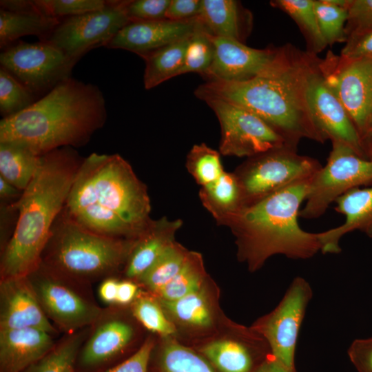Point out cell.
Segmentation results:
<instances>
[{
  "mask_svg": "<svg viewBox=\"0 0 372 372\" xmlns=\"http://www.w3.org/2000/svg\"><path fill=\"white\" fill-rule=\"evenodd\" d=\"M318 56L291 44L279 47L273 65L264 74L244 81H207L194 93L216 98L255 114L298 150L302 138L326 142L312 118L307 98L309 72Z\"/></svg>",
  "mask_w": 372,
  "mask_h": 372,
  "instance_id": "cell-1",
  "label": "cell"
},
{
  "mask_svg": "<svg viewBox=\"0 0 372 372\" xmlns=\"http://www.w3.org/2000/svg\"><path fill=\"white\" fill-rule=\"evenodd\" d=\"M63 211L81 227L116 238L136 239L152 221L147 187L118 154L84 158Z\"/></svg>",
  "mask_w": 372,
  "mask_h": 372,
  "instance_id": "cell-2",
  "label": "cell"
},
{
  "mask_svg": "<svg viewBox=\"0 0 372 372\" xmlns=\"http://www.w3.org/2000/svg\"><path fill=\"white\" fill-rule=\"evenodd\" d=\"M98 86L68 78L24 110L0 121V142L24 145L38 155L85 145L107 120Z\"/></svg>",
  "mask_w": 372,
  "mask_h": 372,
  "instance_id": "cell-3",
  "label": "cell"
},
{
  "mask_svg": "<svg viewBox=\"0 0 372 372\" xmlns=\"http://www.w3.org/2000/svg\"><path fill=\"white\" fill-rule=\"evenodd\" d=\"M83 159L71 147L41 156L34 177L17 202L14 232L1 250V280L26 277L40 265Z\"/></svg>",
  "mask_w": 372,
  "mask_h": 372,
  "instance_id": "cell-4",
  "label": "cell"
},
{
  "mask_svg": "<svg viewBox=\"0 0 372 372\" xmlns=\"http://www.w3.org/2000/svg\"><path fill=\"white\" fill-rule=\"evenodd\" d=\"M313 177L295 183L222 219L237 238L239 255L251 270L273 255L304 260L320 251L317 233L303 230L300 207Z\"/></svg>",
  "mask_w": 372,
  "mask_h": 372,
  "instance_id": "cell-5",
  "label": "cell"
},
{
  "mask_svg": "<svg viewBox=\"0 0 372 372\" xmlns=\"http://www.w3.org/2000/svg\"><path fill=\"white\" fill-rule=\"evenodd\" d=\"M136 240L96 234L76 223L62 211L52 227L41 262L86 285L112 276L126 264Z\"/></svg>",
  "mask_w": 372,
  "mask_h": 372,
  "instance_id": "cell-6",
  "label": "cell"
},
{
  "mask_svg": "<svg viewBox=\"0 0 372 372\" xmlns=\"http://www.w3.org/2000/svg\"><path fill=\"white\" fill-rule=\"evenodd\" d=\"M322 167L317 159L285 145L247 158L234 172L240 189L241 208L313 177Z\"/></svg>",
  "mask_w": 372,
  "mask_h": 372,
  "instance_id": "cell-7",
  "label": "cell"
},
{
  "mask_svg": "<svg viewBox=\"0 0 372 372\" xmlns=\"http://www.w3.org/2000/svg\"><path fill=\"white\" fill-rule=\"evenodd\" d=\"M27 277L48 318L66 334L91 327L103 311L82 289L85 284L41 262Z\"/></svg>",
  "mask_w": 372,
  "mask_h": 372,
  "instance_id": "cell-8",
  "label": "cell"
},
{
  "mask_svg": "<svg viewBox=\"0 0 372 372\" xmlns=\"http://www.w3.org/2000/svg\"><path fill=\"white\" fill-rule=\"evenodd\" d=\"M326 165L315 174L299 217L316 219L348 191L372 185V160L340 142H332Z\"/></svg>",
  "mask_w": 372,
  "mask_h": 372,
  "instance_id": "cell-9",
  "label": "cell"
},
{
  "mask_svg": "<svg viewBox=\"0 0 372 372\" xmlns=\"http://www.w3.org/2000/svg\"><path fill=\"white\" fill-rule=\"evenodd\" d=\"M319 68L353 125L364 155L372 112V59H350L329 51Z\"/></svg>",
  "mask_w": 372,
  "mask_h": 372,
  "instance_id": "cell-10",
  "label": "cell"
},
{
  "mask_svg": "<svg viewBox=\"0 0 372 372\" xmlns=\"http://www.w3.org/2000/svg\"><path fill=\"white\" fill-rule=\"evenodd\" d=\"M77 62L47 41L15 42L0 54L1 67L23 84L35 96L46 94L71 77Z\"/></svg>",
  "mask_w": 372,
  "mask_h": 372,
  "instance_id": "cell-11",
  "label": "cell"
},
{
  "mask_svg": "<svg viewBox=\"0 0 372 372\" xmlns=\"http://www.w3.org/2000/svg\"><path fill=\"white\" fill-rule=\"evenodd\" d=\"M127 1H107L100 10L66 17L47 41L70 58L78 61L91 50L103 46L130 20L127 14Z\"/></svg>",
  "mask_w": 372,
  "mask_h": 372,
  "instance_id": "cell-12",
  "label": "cell"
},
{
  "mask_svg": "<svg viewBox=\"0 0 372 372\" xmlns=\"http://www.w3.org/2000/svg\"><path fill=\"white\" fill-rule=\"evenodd\" d=\"M203 101L214 111L220 123L221 154L249 158L287 146L279 134L251 112L220 99L206 98Z\"/></svg>",
  "mask_w": 372,
  "mask_h": 372,
  "instance_id": "cell-13",
  "label": "cell"
},
{
  "mask_svg": "<svg viewBox=\"0 0 372 372\" xmlns=\"http://www.w3.org/2000/svg\"><path fill=\"white\" fill-rule=\"evenodd\" d=\"M312 296L308 281L296 277L278 305L256 326L272 355L291 372H296L295 353L299 331Z\"/></svg>",
  "mask_w": 372,
  "mask_h": 372,
  "instance_id": "cell-14",
  "label": "cell"
},
{
  "mask_svg": "<svg viewBox=\"0 0 372 372\" xmlns=\"http://www.w3.org/2000/svg\"><path fill=\"white\" fill-rule=\"evenodd\" d=\"M317 57L307 76V98L318 130L327 141L340 142L364 158L359 136L344 107L327 84Z\"/></svg>",
  "mask_w": 372,
  "mask_h": 372,
  "instance_id": "cell-15",
  "label": "cell"
},
{
  "mask_svg": "<svg viewBox=\"0 0 372 372\" xmlns=\"http://www.w3.org/2000/svg\"><path fill=\"white\" fill-rule=\"evenodd\" d=\"M213 62L203 75L207 81H244L266 72L274 63L279 47L256 49L238 41L214 37Z\"/></svg>",
  "mask_w": 372,
  "mask_h": 372,
  "instance_id": "cell-16",
  "label": "cell"
},
{
  "mask_svg": "<svg viewBox=\"0 0 372 372\" xmlns=\"http://www.w3.org/2000/svg\"><path fill=\"white\" fill-rule=\"evenodd\" d=\"M35 328L57 333L44 313L28 277L0 280V330Z\"/></svg>",
  "mask_w": 372,
  "mask_h": 372,
  "instance_id": "cell-17",
  "label": "cell"
},
{
  "mask_svg": "<svg viewBox=\"0 0 372 372\" xmlns=\"http://www.w3.org/2000/svg\"><path fill=\"white\" fill-rule=\"evenodd\" d=\"M200 23L198 17L179 21L163 19L130 22L113 37L105 48L123 49L140 56L189 35Z\"/></svg>",
  "mask_w": 372,
  "mask_h": 372,
  "instance_id": "cell-18",
  "label": "cell"
},
{
  "mask_svg": "<svg viewBox=\"0 0 372 372\" xmlns=\"http://www.w3.org/2000/svg\"><path fill=\"white\" fill-rule=\"evenodd\" d=\"M134 329L131 324L108 309L90 327L77 360L86 369L101 366L121 353L131 342Z\"/></svg>",
  "mask_w": 372,
  "mask_h": 372,
  "instance_id": "cell-19",
  "label": "cell"
},
{
  "mask_svg": "<svg viewBox=\"0 0 372 372\" xmlns=\"http://www.w3.org/2000/svg\"><path fill=\"white\" fill-rule=\"evenodd\" d=\"M334 203L335 210L344 215L345 220L336 227L317 233L324 254L340 253V241L348 233L358 230L372 238V186L352 189Z\"/></svg>",
  "mask_w": 372,
  "mask_h": 372,
  "instance_id": "cell-20",
  "label": "cell"
},
{
  "mask_svg": "<svg viewBox=\"0 0 372 372\" xmlns=\"http://www.w3.org/2000/svg\"><path fill=\"white\" fill-rule=\"evenodd\" d=\"M53 335L35 328L0 330V372H24L55 346Z\"/></svg>",
  "mask_w": 372,
  "mask_h": 372,
  "instance_id": "cell-21",
  "label": "cell"
},
{
  "mask_svg": "<svg viewBox=\"0 0 372 372\" xmlns=\"http://www.w3.org/2000/svg\"><path fill=\"white\" fill-rule=\"evenodd\" d=\"M198 19L211 35L243 43L253 26L251 12L235 0H202Z\"/></svg>",
  "mask_w": 372,
  "mask_h": 372,
  "instance_id": "cell-22",
  "label": "cell"
},
{
  "mask_svg": "<svg viewBox=\"0 0 372 372\" xmlns=\"http://www.w3.org/2000/svg\"><path fill=\"white\" fill-rule=\"evenodd\" d=\"M181 220H169L165 217L152 220L137 238L125 267L130 279L138 280L155 262L165 249L173 242L175 232L181 227Z\"/></svg>",
  "mask_w": 372,
  "mask_h": 372,
  "instance_id": "cell-23",
  "label": "cell"
},
{
  "mask_svg": "<svg viewBox=\"0 0 372 372\" xmlns=\"http://www.w3.org/2000/svg\"><path fill=\"white\" fill-rule=\"evenodd\" d=\"M201 352L220 372H255L271 355L241 339L213 341L203 346Z\"/></svg>",
  "mask_w": 372,
  "mask_h": 372,
  "instance_id": "cell-24",
  "label": "cell"
},
{
  "mask_svg": "<svg viewBox=\"0 0 372 372\" xmlns=\"http://www.w3.org/2000/svg\"><path fill=\"white\" fill-rule=\"evenodd\" d=\"M60 22V19L37 11L12 12L0 9V48L3 50L26 35H35L44 41Z\"/></svg>",
  "mask_w": 372,
  "mask_h": 372,
  "instance_id": "cell-25",
  "label": "cell"
},
{
  "mask_svg": "<svg viewBox=\"0 0 372 372\" xmlns=\"http://www.w3.org/2000/svg\"><path fill=\"white\" fill-rule=\"evenodd\" d=\"M189 35L164 47L140 55L145 63L144 86L154 88L179 75Z\"/></svg>",
  "mask_w": 372,
  "mask_h": 372,
  "instance_id": "cell-26",
  "label": "cell"
},
{
  "mask_svg": "<svg viewBox=\"0 0 372 372\" xmlns=\"http://www.w3.org/2000/svg\"><path fill=\"white\" fill-rule=\"evenodd\" d=\"M41 156L21 144L0 142V176L23 191L34 177Z\"/></svg>",
  "mask_w": 372,
  "mask_h": 372,
  "instance_id": "cell-27",
  "label": "cell"
},
{
  "mask_svg": "<svg viewBox=\"0 0 372 372\" xmlns=\"http://www.w3.org/2000/svg\"><path fill=\"white\" fill-rule=\"evenodd\" d=\"M199 196L218 223L242 207L240 189L234 173L224 172L215 182L202 187Z\"/></svg>",
  "mask_w": 372,
  "mask_h": 372,
  "instance_id": "cell-28",
  "label": "cell"
},
{
  "mask_svg": "<svg viewBox=\"0 0 372 372\" xmlns=\"http://www.w3.org/2000/svg\"><path fill=\"white\" fill-rule=\"evenodd\" d=\"M269 3L295 21L305 39L307 52L317 55L328 45L319 28L313 0H272Z\"/></svg>",
  "mask_w": 372,
  "mask_h": 372,
  "instance_id": "cell-29",
  "label": "cell"
},
{
  "mask_svg": "<svg viewBox=\"0 0 372 372\" xmlns=\"http://www.w3.org/2000/svg\"><path fill=\"white\" fill-rule=\"evenodd\" d=\"M149 363V372H215L202 356L173 340L164 342Z\"/></svg>",
  "mask_w": 372,
  "mask_h": 372,
  "instance_id": "cell-30",
  "label": "cell"
},
{
  "mask_svg": "<svg viewBox=\"0 0 372 372\" xmlns=\"http://www.w3.org/2000/svg\"><path fill=\"white\" fill-rule=\"evenodd\" d=\"M90 327L67 336L24 372H72Z\"/></svg>",
  "mask_w": 372,
  "mask_h": 372,
  "instance_id": "cell-31",
  "label": "cell"
},
{
  "mask_svg": "<svg viewBox=\"0 0 372 372\" xmlns=\"http://www.w3.org/2000/svg\"><path fill=\"white\" fill-rule=\"evenodd\" d=\"M161 304L176 320L196 327H209L212 324L211 309L201 289L174 300L161 299Z\"/></svg>",
  "mask_w": 372,
  "mask_h": 372,
  "instance_id": "cell-32",
  "label": "cell"
},
{
  "mask_svg": "<svg viewBox=\"0 0 372 372\" xmlns=\"http://www.w3.org/2000/svg\"><path fill=\"white\" fill-rule=\"evenodd\" d=\"M188 257V254L172 242L138 280L155 293L180 271Z\"/></svg>",
  "mask_w": 372,
  "mask_h": 372,
  "instance_id": "cell-33",
  "label": "cell"
},
{
  "mask_svg": "<svg viewBox=\"0 0 372 372\" xmlns=\"http://www.w3.org/2000/svg\"><path fill=\"white\" fill-rule=\"evenodd\" d=\"M214 54L212 35L200 22L190 35L179 75L197 72L203 76L211 67Z\"/></svg>",
  "mask_w": 372,
  "mask_h": 372,
  "instance_id": "cell-34",
  "label": "cell"
},
{
  "mask_svg": "<svg viewBox=\"0 0 372 372\" xmlns=\"http://www.w3.org/2000/svg\"><path fill=\"white\" fill-rule=\"evenodd\" d=\"M186 167L201 187L215 182L225 172L220 152L205 143L192 147L187 156Z\"/></svg>",
  "mask_w": 372,
  "mask_h": 372,
  "instance_id": "cell-35",
  "label": "cell"
},
{
  "mask_svg": "<svg viewBox=\"0 0 372 372\" xmlns=\"http://www.w3.org/2000/svg\"><path fill=\"white\" fill-rule=\"evenodd\" d=\"M35 101V96L11 73L1 67L0 112L3 118L24 110Z\"/></svg>",
  "mask_w": 372,
  "mask_h": 372,
  "instance_id": "cell-36",
  "label": "cell"
},
{
  "mask_svg": "<svg viewBox=\"0 0 372 372\" xmlns=\"http://www.w3.org/2000/svg\"><path fill=\"white\" fill-rule=\"evenodd\" d=\"M313 3L319 28L327 44L345 43L348 9L333 6L326 0H313Z\"/></svg>",
  "mask_w": 372,
  "mask_h": 372,
  "instance_id": "cell-37",
  "label": "cell"
},
{
  "mask_svg": "<svg viewBox=\"0 0 372 372\" xmlns=\"http://www.w3.org/2000/svg\"><path fill=\"white\" fill-rule=\"evenodd\" d=\"M202 276L196 256L189 255L180 271L155 293L160 299L174 300L201 289Z\"/></svg>",
  "mask_w": 372,
  "mask_h": 372,
  "instance_id": "cell-38",
  "label": "cell"
},
{
  "mask_svg": "<svg viewBox=\"0 0 372 372\" xmlns=\"http://www.w3.org/2000/svg\"><path fill=\"white\" fill-rule=\"evenodd\" d=\"M132 311L134 317L152 332L168 336L176 331L164 314L161 303L151 296L138 294L132 302Z\"/></svg>",
  "mask_w": 372,
  "mask_h": 372,
  "instance_id": "cell-39",
  "label": "cell"
},
{
  "mask_svg": "<svg viewBox=\"0 0 372 372\" xmlns=\"http://www.w3.org/2000/svg\"><path fill=\"white\" fill-rule=\"evenodd\" d=\"M34 2L39 12L60 19L100 10L107 3L103 0H34Z\"/></svg>",
  "mask_w": 372,
  "mask_h": 372,
  "instance_id": "cell-40",
  "label": "cell"
},
{
  "mask_svg": "<svg viewBox=\"0 0 372 372\" xmlns=\"http://www.w3.org/2000/svg\"><path fill=\"white\" fill-rule=\"evenodd\" d=\"M170 0L127 1V14L132 21H153L165 19Z\"/></svg>",
  "mask_w": 372,
  "mask_h": 372,
  "instance_id": "cell-41",
  "label": "cell"
},
{
  "mask_svg": "<svg viewBox=\"0 0 372 372\" xmlns=\"http://www.w3.org/2000/svg\"><path fill=\"white\" fill-rule=\"evenodd\" d=\"M346 23L349 34L372 30V0H350Z\"/></svg>",
  "mask_w": 372,
  "mask_h": 372,
  "instance_id": "cell-42",
  "label": "cell"
},
{
  "mask_svg": "<svg viewBox=\"0 0 372 372\" xmlns=\"http://www.w3.org/2000/svg\"><path fill=\"white\" fill-rule=\"evenodd\" d=\"M154 348V341L149 338L130 358L103 372H149V365Z\"/></svg>",
  "mask_w": 372,
  "mask_h": 372,
  "instance_id": "cell-43",
  "label": "cell"
},
{
  "mask_svg": "<svg viewBox=\"0 0 372 372\" xmlns=\"http://www.w3.org/2000/svg\"><path fill=\"white\" fill-rule=\"evenodd\" d=\"M340 56L350 59H372V30L349 34Z\"/></svg>",
  "mask_w": 372,
  "mask_h": 372,
  "instance_id": "cell-44",
  "label": "cell"
},
{
  "mask_svg": "<svg viewBox=\"0 0 372 372\" xmlns=\"http://www.w3.org/2000/svg\"><path fill=\"white\" fill-rule=\"evenodd\" d=\"M347 353L358 372H372V337L355 340Z\"/></svg>",
  "mask_w": 372,
  "mask_h": 372,
  "instance_id": "cell-45",
  "label": "cell"
},
{
  "mask_svg": "<svg viewBox=\"0 0 372 372\" xmlns=\"http://www.w3.org/2000/svg\"><path fill=\"white\" fill-rule=\"evenodd\" d=\"M202 0H170L165 19L187 21L198 17L201 10Z\"/></svg>",
  "mask_w": 372,
  "mask_h": 372,
  "instance_id": "cell-46",
  "label": "cell"
},
{
  "mask_svg": "<svg viewBox=\"0 0 372 372\" xmlns=\"http://www.w3.org/2000/svg\"><path fill=\"white\" fill-rule=\"evenodd\" d=\"M119 280L110 276L103 279L99 285L98 293L101 300L109 304H116Z\"/></svg>",
  "mask_w": 372,
  "mask_h": 372,
  "instance_id": "cell-47",
  "label": "cell"
},
{
  "mask_svg": "<svg viewBox=\"0 0 372 372\" xmlns=\"http://www.w3.org/2000/svg\"><path fill=\"white\" fill-rule=\"evenodd\" d=\"M138 295V286L130 280H119L116 305H126L134 301Z\"/></svg>",
  "mask_w": 372,
  "mask_h": 372,
  "instance_id": "cell-48",
  "label": "cell"
},
{
  "mask_svg": "<svg viewBox=\"0 0 372 372\" xmlns=\"http://www.w3.org/2000/svg\"><path fill=\"white\" fill-rule=\"evenodd\" d=\"M22 194L23 191L19 189L0 176L1 202L8 203L17 202Z\"/></svg>",
  "mask_w": 372,
  "mask_h": 372,
  "instance_id": "cell-49",
  "label": "cell"
},
{
  "mask_svg": "<svg viewBox=\"0 0 372 372\" xmlns=\"http://www.w3.org/2000/svg\"><path fill=\"white\" fill-rule=\"evenodd\" d=\"M255 372H291L272 355L255 371Z\"/></svg>",
  "mask_w": 372,
  "mask_h": 372,
  "instance_id": "cell-50",
  "label": "cell"
},
{
  "mask_svg": "<svg viewBox=\"0 0 372 372\" xmlns=\"http://www.w3.org/2000/svg\"><path fill=\"white\" fill-rule=\"evenodd\" d=\"M364 156L366 158L372 160V112L369 124V138L364 149Z\"/></svg>",
  "mask_w": 372,
  "mask_h": 372,
  "instance_id": "cell-51",
  "label": "cell"
},
{
  "mask_svg": "<svg viewBox=\"0 0 372 372\" xmlns=\"http://www.w3.org/2000/svg\"><path fill=\"white\" fill-rule=\"evenodd\" d=\"M72 372H76L74 370H73Z\"/></svg>",
  "mask_w": 372,
  "mask_h": 372,
  "instance_id": "cell-52",
  "label": "cell"
}]
</instances>
